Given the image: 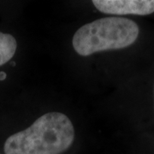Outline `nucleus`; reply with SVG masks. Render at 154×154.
<instances>
[{
	"instance_id": "20e7f679",
	"label": "nucleus",
	"mask_w": 154,
	"mask_h": 154,
	"mask_svg": "<svg viewBox=\"0 0 154 154\" xmlns=\"http://www.w3.org/2000/svg\"><path fill=\"white\" fill-rule=\"evenodd\" d=\"M17 48V39L9 33L0 32V66L14 57Z\"/></svg>"
},
{
	"instance_id": "f03ea898",
	"label": "nucleus",
	"mask_w": 154,
	"mask_h": 154,
	"mask_svg": "<svg viewBox=\"0 0 154 154\" xmlns=\"http://www.w3.org/2000/svg\"><path fill=\"white\" fill-rule=\"evenodd\" d=\"M140 29L135 22L123 17H104L79 28L72 45L79 55L88 57L96 52L123 49L137 39Z\"/></svg>"
},
{
	"instance_id": "f257e3e1",
	"label": "nucleus",
	"mask_w": 154,
	"mask_h": 154,
	"mask_svg": "<svg viewBox=\"0 0 154 154\" xmlns=\"http://www.w3.org/2000/svg\"><path fill=\"white\" fill-rule=\"evenodd\" d=\"M75 128L61 112H48L6 140L5 154H62L72 146Z\"/></svg>"
},
{
	"instance_id": "7ed1b4c3",
	"label": "nucleus",
	"mask_w": 154,
	"mask_h": 154,
	"mask_svg": "<svg viewBox=\"0 0 154 154\" xmlns=\"http://www.w3.org/2000/svg\"><path fill=\"white\" fill-rule=\"evenodd\" d=\"M93 5L100 12L115 16L154 13V0H94Z\"/></svg>"
}]
</instances>
